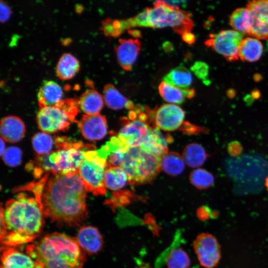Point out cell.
Here are the masks:
<instances>
[{"instance_id":"cell-6","label":"cell","mask_w":268,"mask_h":268,"mask_svg":"<svg viewBox=\"0 0 268 268\" xmlns=\"http://www.w3.org/2000/svg\"><path fill=\"white\" fill-rule=\"evenodd\" d=\"M78 107V100L70 98L40 108L36 117L39 128L47 134L67 131L72 122H78L75 117Z\"/></svg>"},{"instance_id":"cell-41","label":"cell","mask_w":268,"mask_h":268,"mask_svg":"<svg viewBox=\"0 0 268 268\" xmlns=\"http://www.w3.org/2000/svg\"><path fill=\"white\" fill-rule=\"evenodd\" d=\"M129 33L135 37H140L141 36L140 32L137 30H130Z\"/></svg>"},{"instance_id":"cell-1","label":"cell","mask_w":268,"mask_h":268,"mask_svg":"<svg viewBox=\"0 0 268 268\" xmlns=\"http://www.w3.org/2000/svg\"><path fill=\"white\" fill-rule=\"evenodd\" d=\"M86 190L78 172L48 178L42 194L45 217L68 226L81 224L87 216Z\"/></svg>"},{"instance_id":"cell-37","label":"cell","mask_w":268,"mask_h":268,"mask_svg":"<svg viewBox=\"0 0 268 268\" xmlns=\"http://www.w3.org/2000/svg\"><path fill=\"white\" fill-rule=\"evenodd\" d=\"M198 218L202 220H205L210 218H216L218 215V212L215 210H211L207 206L200 207L197 212Z\"/></svg>"},{"instance_id":"cell-20","label":"cell","mask_w":268,"mask_h":268,"mask_svg":"<svg viewBox=\"0 0 268 268\" xmlns=\"http://www.w3.org/2000/svg\"><path fill=\"white\" fill-rule=\"evenodd\" d=\"M79 107L86 115L99 114L104 105L102 95L94 89L83 92L78 100Z\"/></svg>"},{"instance_id":"cell-38","label":"cell","mask_w":268,"mask_h":268,"mask_svg":"<svg viewBox=\"0 0 268 268\" xmlns=\"http://www.w3.org/2000/svg\"><path fill=\"white\" fill-rule=\"evenodd\" d=\"M227 150L228 153L231 156L237 157L242 154L243 152V147L240 142L234 140L228 143L227 147Z\"/></svg>"},{"instance_id":"cell-29","label":"cell","mask_w":268,"mask_h":268,"mask_svg":"<svg viewBox=\"0 0 268 268\" xmlns=\"http://www.w3.org/2000/svg\"><path fill=\"white\" fill-rule=\"evenodd\" d=\"M161 169L168 175L181 174L185 168V161L182 156L175 152H168L161 159Z\"/></svg>"},{"instance_id":"cell-17","label":"cell","mask_w":268,"mask_h":268,"mask_svg":"<svg viewBox=\"0 0 268 268\" xmlns=\"http://www.w3.org/2000/svg\"><path fill=\"white\" fill-rule=\"evenodd\" d=\"M78 244L85 252L95 254L103 246L102 237L98 229L92 226H85L78 231L76 238Z\"/></svg>"},{"instance_id":"cell-32","label":"cell","mask_w":268,"mask_h":268,"mask_svg":"<svg viewBox=\"0 0 268 268\" xmlns=\"http://www.w3.org/2000/svg\"><path fill=\"white\" fill-rule=\"evenodd\" d=\"M102 29L107 36L117 37L126 30L131 28L129 19L113 20L107 19L103 21Z\"/></svg>"},{"instance_id":"cell-35","label":"cell","mask_w":268,"mask_h":268,"mask_svg":"<svg viewBox=\"0 0 268 268\" xmlns=\"http://www.w3.org/2000/svg\"><path fill=\"white\" fill-rule=\"evenodd\" d=\"M132 27H149L148 13L147 8L135 16L130 18Z\"/></svg>"},{"instance_id":"cell-16","label":"cell","mask_w":268,"mask_h":268,"mask_svg":"<svg viewBox=\"0 0 268 268\" xmlns=\"http://www.w3.org/2000/svg\"><path fill=\"white\" fill-rule=\"evenodd\" d=\"M0 268H36V262L30 256L12 247L1 248Z\"/></svg>"},{"instance_id":"cell-13","label":"cell","mask_w":268,"mask_h":268,"mask_svg":"<svg viewBox=\"0 0 268 268\" xmlns=\"http://www.w3.org/2000/svg\"><path fill=\"white\" fill-rule=\"evenodd\" d=\"M252 17L248 34L259 39H268V0L249 2L246 6Z\"/></svg>"},{"instance_id":"cell-9","label":"cell","mask_w":268,"mask_h":268,"mask_svg":"<svg viewBox=\"0 0 268 268\" xmlns=\"http://www.w3.org/2000/svg\"><path fill=\"white\" fill-rule=\"evenodd\" d=\"M243 34L235 30H222L212 34L204 42L205 45L223 56L229 62L238 60Z\"/></svg>"},{"instance_id":"cell-43","label":"cell","mask_w":268,"mask_h":268,"mask_svg":"<svg viewBox=\"0 0 268 268\" xmlns=\"http://www.w3.org/2000/svg\"><path fill=\"white\" fill-rule=\"evenodd\" d=\"M265 185L267 188V191H268V175L266 178Z\"/></svg>"},{"instance_id":"cell-25","label":"cell","mask_w":268,"mask_h":268,"mask_svg":"<svg viewBox=\"0 0 268 268\" xmlns=\"http://www.w3.org/2000/svg\"><path fill=\"white\" fill-rule=\"evenodd\" d=\"M263 51V45L258 39L247 37L240 45L239 58L243 61L256 62L261 58Z\"/></svg>"},{"instance_id":"cell-31","label":"cell","mask_w":268,"mask_h":268,"mask_svg":"<svg viewBox=\"0 0 268 268\" xmlns=\"http://www.w3.org/2000/svg\"><path fill=\"white\" fill-rule=\"evenodd\" d=\"M32 143L38 155H44L52 152L54 140L47 133L41 132L35 134L32 137Z\"/></svg>"},{"instance_id":"cell-12","label":"cell","mask_w":268,"mask_h":268,"mask_svg":"<svg viewBox=\"0 0 268 268\" xmlns=\"http://www.w3.org/2000/svg\"><path fill=\"white\" fill-rule=\"evenodd\" d=\"M185 119L184 111L178 106L165 104L160 106L154 113V125L164 131H174L183 124Z\"/></svg>"},{"instance_id":"cell-5","label":"cell","mask_w":268,"mask_h":268,"mask_svg":"<svg viewBox=\"0 0 268 268\" xmlns=\"http://www.w3.org/2000/svg\"><path fill=\"white\" fill-rule=\"evenodd\" d=\"M55 145L57 150L50 153L49 160L54 165L57 175L77 172L84 158V152L96 149L93 144H84L65 136L55 138Z\"/></svg>"},{"instance_id":"cell-15","label":"cell","mask_w":268,"mask_h":268,"mask_svg":"<svg viewBox=\"0 0 268 268\" xmlns=\"http://www.w3.org/2000/svg\"><path fill=\"white\" fill-rule=\"evenodd\" d=\"M141 43L137 39H120L115 51L120 66L125 70H130L137 60Z\"/></svg>"},{"instance_id":"cell-2","label":"cell","mask_w":268,"mask_h":268,"mask_svg":"<svg viewBox=\"0 0 268 268\" xmlns=\"http://www.w3.org/2000/svg\"><path fill=\"white\" fill-rule=\"evenodd\" d=\"M42 202L35 197L20 193L0 206V238L3 246L15 247L31 242L44 226Z\"/></svg>"},{"instance_id":"cell-18","label":"cell","mask_w":268,"mask_h":268,"mask_svg":"<svg viewBox=\"0 0 268 268\" xmlns=\"http://www.w3.org/2000/svg\"><path fill=\"white\" fill-rule=\"evenodd\" d=\"M25 131L24 123L18 117L8 116L1 120V138L7 142L16 143L20 141L24 136Z\"/></svg>"},{"instance_id":"cell-39","label":"cell","mask_w":268,"mask_h":268,"mask_svg":"<svg viewBox=\"0 0 268 268\" xmlns=\"http://www.w3.org/2000/svg\"><path fill=\"white\" fill-rule=\"evenodd\" d=\"M11 10L9 5L2 0L0 1V20L1 22L6 21L10 17Z\"/></svg>"},{"instance_id":"cell-33","label":"cell","mask_w":268,"mask_h":268,"mask_svg":"<svg viewBox=\"0 0 268 268\" xmlns=\"http://www.w3.org/2000/svg\"><path fill=\"white\" fill-rule=\"evenodd\" d=\"M166 263L168 268H189L191 261L185 251L177 248L170 252Z\"/></svg>"},{"instance_id":"cell-19","label":"cell","mask_w":268,"mask_h":268,"mask_svg":"<svg viewBox=\"0 0 268 268\" xmlns=\"http://www.w3.org/2000/svg\"><path fill=\"white\" fill-rule=\"evenodd\" d=\"M63 90L58 83L53 80H45L37 93L40 108L56 105L62 100Z\"/></svg>"},{"instance_id":"cell-23","label":"cell","mask_w":268,"mask_h":268,"mask_svg":"<svg viewBox=\"0 0 268 268\" xmlns=\"http://www.w3.org/2000/svg\"><path fill=\"white\" fill-rule=\"evenodd\" d=\"M130 183L128 176L120 166L107 168L104 174V184L108 189L117 192L122 191Z\"/></svg>"},{"instance_id":"cell-8","label":"cell","mask_w":268,"mask_h":268,"mask_svg":"<svg viewBox=\"0 0 268 268\" xmlns=\"http://www.w3.org/2000/svg\"><path fill=\"white\" fill-rule=\"evenodd\" d=\"M78 173L81 177L87 192L95 196H103L106 193L104 184V174L107 168L106 160L101 158L97 150L84 152Z\"/></svg>"},{"instance_id":"cell-42","label":"cell","mask_w":268,"mask_h":268,"mask_svg":"<svg viewBox=\"0 0 268 268\" xmlns=\"http://www.w3.org/2000/svg\"><path fill=\"white\" fill-rule=\"evenodd\" d=\"M0 155L2 156L6 150L5 144L4 140L2 138H0Z\"/></svg>"},{"instance_id":"cell-22","label":"cell","mask_w":268,"mask_h":268,"mask_svg":"<svg viewBox=\"0 0 268 268\" xmlns=\"http://www.w3.org/2000/svg\"><path fill=\"white\" fill-rule=\"evenodd\" d=\"M103 98L107 106L113 110L126 108L132 110L135 107L130 100L125 97L110 83L106 84L104 87Z\"/></svg>"},{"instance_id":"cell-21","label":"cell","mask_w":268,"mask_h":268,"mask_svg":"<svg viewBox=\"0 0 268 268\" xmlns=\"http://www.w3.org/2000/svg\"><path fill=\"white\" fill-rule=\"evenodd\" d=\"M159 93L166 102L172 104H181L186 98L191 99L195 94L193 88L182 89L161 82L158 86Z\"/></svg>"},{"instance_id":"cell-27","label":"cell","mask_w":268,"mask_h":268,"mask_svg":"<svg viewBox=\"0 0 268 268\" xmlns=\"http://www.w3.org/2000/svg\"><path fill=\"white\" fill-rule=\"evenodd\" d=\"M78 60L72 54L65 53L62 55L56 66V74L62 79L72 78L79 69Z\"/></svg>"},{"instance_id":"cell-34","label":"cell","mask_w":268,"mask_h":268,"mask_svg":"<svg viewBox=\"0 0 268 268\" xmlns=\"http://www.w3.org/2000/svg\"><path fill=\"white\" fill-rule=\"evenodd\" d=\"M22 151L16 146H10L6 149L1 156L4 163L9 167L18 166L22 161Z\"/></svg>"},{"instance_id":"cell-24","label":"cell","mask_w":268,"mask_h":268,"mask_svg":"<svg viewBox=\"0 0 268 268\" xmlns=\"http://www.w3.org/2000/svg\"><path fill=\"white\" fill-rule=\"evenodd\" d=\"M163 79L166 83L182 89L190 88L193 82L191 73L182 65L171 70L163 77Z\"/></svg>"},{"instance_id":"cell-28","label":"cell","mask_w":268,"mask_h":268,"mask_svg":"<svg viewBox=\"0 0 268 268\" xmlns=\"http://www.w3.org/2000/svg\"><path fill=\"white\" fill-rule=\"evenodd\" d=\"M252 23V17L247 7L237 8L230 17V25L234 30L242 34H248Z\"/></svg>"},{"instance_id":"cell-4","label":"cell","mask_w":268,"mask_h":268,"mask_svg":"<svg viewBox=\"0 0 268 268\" xmlns=\"http://www.w3.org/2000/svg\"><path fill=\"white\" fill-rule=\"evenodd\" d=\"M161 157L139 146L129 147L120 165L130 183L141 185L152 181L161 169Z\"/></svg>"},{"instance_id":"cell-26","label":"cell","mask_w":268,"mask_h":268,"mask_svg":"<svg viewBox=\"0 0 268 268\" xmlns=\"http://www.w3.org/2000/svg\"><path fill=\"white\" fill-rule=\"evenodd\" d=\"M208 156L204 148L198 143L188 144L184 148L182 156L185 163L192 168L202 166Z\"/></svg>"},{"instance_id":"cell-7","label":"cell","mask_w":268,"mask_h":268,"mask_svg":"<svg viewBox=\"0 0 268 268\" xmlns=\"http://www.w3.org/2000/svg\"><path fill=\"white\" fill-rule=\"evenodd\" d=\"M149 27H171L181 36L191 32L194 23L191 13L182 9H177L165 5L162 0L155 1L153 7H147Z\"/></svg>"},{"instance_id":"cell-11","label":"cell","mask_w":268,"mask_h":268,"mask_svg":"<svg viewBox=\"0 0 268 268\" xmlns=\"http://www.w3.org/2000/svg\"><path fill=\"white\" fill-rule=\"evenodd\" d=\"M194 248L201 266L214 268L221 257L220 246L214 236L208 233L199 234L194 242Z\"/></svg>"},{"instance_id":"cell-14","label":"cell","mask_w":268,"mask_h":268,"mask_svg":"<svg viewBox=\"0 0 268 268\" xmlns=\"http://www.w3.org/2000/svg\"><path fill=\"white\" fill-rule=\"evenodd\" d=\"M77 125L83 137L89 140H100L107 134L106 119L99 113L82 115Z\"/></svg>"},{"instance_id":"cell-40","label":"cell","mask_w":268,"mask_h":268,"mask_svg":"<svg viewBox=\"0 0 268 268\" xmlns=\"http://www.w3.org/2000/svg\"><path fill=\"white\" fill-rule=\"evenodd\" d=\"M183 40L187 44L192 45L195 42V36L191 32L184 33L182 35Z\"/></svg>"},{"instance_id":"cell-36","label":"cell","mask_w":268,"mask_h":268,"mask_svg":"<svg viewBox=\"0 0 268 268\" xmlns=\"http://www.w3.org/2000/svg\"><path fill=\"white\" fill-rule=\"evenodd\" d=\"M191 70L200 79L205 80L208 75V67L203 62L198 61L191 67Z\"/></svg>"},{"instance_id":"cell-30","label":"cell","mask_w":268,"mask_h":268,"mask_svg":"<svg viewBox=\"0 0 268 268\" xmlns=\"http://www.w3.org/2000/svg\"><path fill=\"white\" fill-rule=\"evenodd\" d=\"M192 184L200 190H205L213 186L215 179L213 175L206 170L197 168L190 175Z\"/></svg>"},{"instance_id":"cell-3","label":"cell","mask_w":268,"mask_h":268,"mask_svg":"<svg viewBox=\"0 0 268 268\" xmlns=\"http://www.w3.org/2000/svg\"><path fill=\"white\" fill-rule=\"evenodd\" d=\"M40 268H82L85 252L76 238L64 233L48 234L27 249Z\"/></svg>"},{"instance_id":"cell-10","label":"cell","mask_w":268,"mask_h":268,"mask_svg":"<svg viewBox=\"0 0 268 268\" xmlns=\"http://www.w3.org/2000/svg\"><path fill=\"white\" fill-rule=\"evenodd\" d=\"M130 120H126L117 136L128 147L138 145L152 127L142 118L134 108L129 113Z\"/></svg>"}]
</instances>
